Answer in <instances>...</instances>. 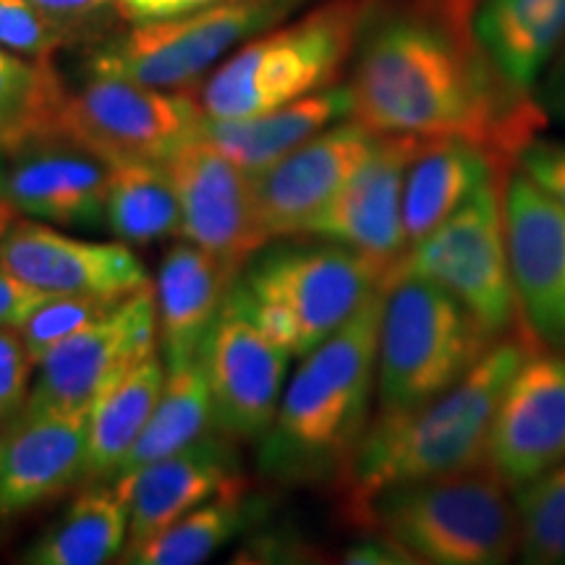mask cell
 Wrapping results in <instances>:
<instances>
[{
	"instance_id": "obj_20",
	"label": "cell",
	"mask_w": 565,
	"mask_h": 565,
	"mask_svg": "<svg viewBox=\"0 0 565 565\" xmlns=\"http://www.w3.org/2000/svg\"><path fill=\"white\" fill-rule=\"evenodd\" d=\"M233 440L207 433L200 440L160 458L134 475L118 477L116 484L129 503V547L152 540L181 515L194 511L231 487L244 484ZM124 550V553H126Z\"/></svg>"
},
{
	"instance_id": "obj_16",
	"label": "cell",
	"mask_w": 565,
	"mask_h": 565,
	"mask_svg": "<svg viewBox=\"0 0 565 565\" xmlns=\"http://www.w3.org/2000/svg\"><path fill=\"white\" fill-rule=\"evenodd\" d=\"M419 137L380 134L374 150L303 231L309 238L351 246L395 270L406 257L404 186Z\"/></svg>"
},
{
	"instance_id": "obj_42",
	"label": "cell",
	"mask_w": 565,
	"mask_h": 565,
	"mask_svg": "<svg viewBox=\"0 0 565 565\" xmlns=\"http://www.w3.org/2000/svg\"><path fill=\"white\" fill-rule=\"evenodd\" d=\"M0 437H3V435H0Z\"/></svg>"
},
{
	"instance_id": "obj_19",
	"label": "cell",
	"mask_w": 565,
	"mask_h": 565,
	"mask_svg": "<svg viewBox=\"0 0 565 565\" xmlns=\"http://www.w3.org/2000/svg\"><path fill=\"white\" fill-rule=\"evenodd\" d=\"M0 265L53 296L124 299L150 282L145 265L124 242H82L38 221H17L6 231Z\"/></svg>"
},
{
	"instance_id": "obj_4",
	"label": "cell",
	"mask_w": 565,
	"mask_h": 565,
	"mask_svg": "<svg viewBox=\"0 0 565 565\" xmlns=\"http://www.w3.org/2000/svg\"><path fill=\"white\" fill-rule=\"evenodd\" d=\"M391 267L328 242L263 246L233 282L259 330L291 356H307L385 286Z\"/></svg>"
},
{
	"instance_id": "obj_35",
	"label": "cell",
	"mask_w": 565,
	"mask_h": 565,
	"mask_svg": "<svg viewBox=\"0 0 565 565\" xmlns=\"http://www.w3.org/2000/svg\"><path fill=\"white\" fill-rule=\"evenodd\" d=\"M38 364L26 351L19 328H0V422H13L32 393Z\"/></svg>"
},
{
	"instance_id": "obj_18",
	"label": "cell",
	"mask_w": 565,
	"mask_h": 565,
	"mask_svg": "<svg viewBox=\"0 0 565 565\" xmlns=\"http://www.w3.org/2000/svg\"><path fill=\"white\" fill-rule=\"evenodd\" d=\"M89 412L24 406L0 437V519L53 503L84 482Z\"/></svg>"
},
{
	"instance_id": "obj_41",
	"label": "cell",
	"mask_w": 565,
	"mask_h": 565,
	"mask_svg": "<svg viewBox=\"0 0 565 565\" xmlns=\"http://www.w3.org/2000/svg\"><path fill=\"white\" fill-rule=\"evenodd\" d=\"M6 166H3V152H0V238L6 236V231L17 223L19 212L13 207V202L9 200V192H6Z\"/></svg>"
},
{
	"instance_id": "obj_3",
	"label": "cell",
	"mask_w": 565,
	"mask_h": 565,
	"mask_svg": "<svg viewBox=\"0 0 565 565\" xmlns=\"http://www.w3.org/2000/svg\"><path fill=\"white\" fill-rule=\"evenodd\" d=\"M385 286L333 335L309 351L294 372L282 391L278 416L259 440L257 463L263 477L294 484L343 471L370 424Z\"/></svg>"
},
{
	"instance_id": "obj_38",
	"label": "cell",
	"mask_w": 565,
	"mask_h": 565,
	"mask_svg": "<svg viewBox=\"0 0 565 565\" xmlns=\"http://www.w3.org/2000/svg\"><path fill=\"white\" fill-rule=\"evenodd\" d=\"M32 3L55 30L66 34L76 24L97 19L110 6H121V0H32Z\"/></svg>"
},
{
	"instance_id": "obj_7",
	"label": "cell",
	"mask_w": 565,
	"mask_h": 565,
	"mask_svg": "<svg viewBox=\"0 0 565 565\" xmlns=\"http://www.w3.org/2000/svg\"><path fill=\"white\" fill-rule=\"evenodd\" d=\"M356 24L351 3H333L246 42L200 89L204 116H259L330 87L349 58Z\"/></svg>"
},
{
	"instance_id": "obj_29",
	"label": "cell",
	"mask_w": 565,
	"mask_h": 565,
	"mask_svg": "<svg viewBox=\"0 0 565 565\" xmlns=\"http://www.w3.org/2000/svg\"><path fill=\"white\" fill-rule=\"evenodd\" d=\"M263 505L246 498V482L231 487L194 511L181 515L152 540L129 547L121 563L137 565H196L210 561L223 545L257 519Z\"/></svg>"
},
{
	"instance_id": "obj_23",
	"label": "cell",
	"mask_w": 565,
	"mask_h": 565,
	"mask_svg": "<svg viewBox=\"0 0 565 565\" xmlns=\"http://www.w3.org/2000/svg\"><path fill=\"white\" fill-rule=\"evenodd\" d=\"M345 116H353L349 84H330L312 95L249 118H202L196 137L228 154L246 173H259Z\"/></svg>"
},
{
	"instance_id": "obj_31",
	"label": "cell",
	"mask_w": 565,
	"mask_h": 565,
	"mask_svg": "<svg viewBox=\"0 0 565 565\" xmlns=\"http://www.w3.org/2000/svg\"><path fill=\"white\" fill-rule=\"evenodd\" d=\"M63 100L66 89L47 58L26 61L0 47V152L55 141Z\"/></svg>"
},
{
	"instance_id": "obj_34",
	"label": "cell",
	"mask_w": 565,
	"mask_h": 565,
	"mask_svg": "<svg viewBox=\"0 0 565 565\" xmlns=\"http://www.w3.org/2000/svg\"><path fill=\"white\" fill-rule=\"evenodd\" d=\"M61 38L32 0H0V47L24 58H47L61 45Z\"/></svg>"
},
{
	"instance_id": "obj_8",
	"label": "cell",
	"mask_w": 565,
	"mask_h": 565,
	"mask_svg": "<svg viewBox=\"0 0 565 565\" xmlns=\"http://www.w3.org/2000/svg\"><path fill=\"white\" fill-rule=\"evenodd\" d=\"M296 0H217L173 19L141 21L97 51L95 74L124 76L158 89H186L233 47L278 24Z\"/></svg>"
},
{
	"instance_id": "obj_10",
	"label": "cell",
	"mask_w": 565,
	"mask_h": 565,
	"mask_svg": "<svg viewBox=\"0 0 565 565\" xmlns=\"http://www.w3.org/2000/svg\"><path fill=\"white\" fill-rule=\"evenodd\" d=\"M393 273L419 275L443 286L477 317L492 338L515 320V288L508 259L503 200L494 175L443 225L406 252Z\"/></svg>"
},
{
	"instance_id": "obj_27",
	"label": "cell",
	"mask_w": 565,
	"mask_h": 565,
	"mask_svg": "<svg viewBox=\"0 0 565 565\" xmlns=\"http://www.w3.org/2000/svg\"><path fill=\"white\" fill-rule=\"evenodd\" d=\"M168 366L160 353L145 359L108 387L89 412L87 469L82 484L113 482L141 429L147 427L166 385Z\"/></svg>"
},
{
	"instance_id": "obj_32",
	"label": "cell",
	"mask_w": 565,
	"mask_h": 565,
	"mask_svg": "<svg viewBox=\"0 0 565 565\" xmlns=\"http://www.w3.org/2000/svg\"><path fill=\"white\" fill-rule=\"evenodd\" d=\"M519 550L526 563H565V461L515 490Z\"/></svg>"
},
{
	"instance_id": "obj_9",
	"label": "cell",
	"mask_w": 565,
	"mask_h": 565,
	"mask_svg": "<svg viewBox=\"0 0 565 565\" xmlns=\"http://www.w3.org/2000/svg\"><path fill=\"white\" fill-rule=\"evenodd\" d=\"M204 110L186 89H158L124 76L95 74L66 92L55 141L82 147L108 166L162 162L196 137Z\"/></svg>"
},
{
	"instance_id": "obj_26",
	"label": "cell",
	"mask_w": 565,
	"mask_h": 565,
	"mask_svg": "<svg viewBox=\"0 0 565 565\" xmlns=\"http://www.w3.org/2000/svg\"><path fill=\"white\" fill-rule=\"evenodd\" d=\"M129 545V503L116 482L87 484L21 561L34 565H105Z\"/></svg>"
},
{
	"instance_id": "obj_36",
	"label": "cell",
	"mask_w": 565,
	"mask_h": 565,
	"mask_svg": "<svg viewBox=\"0 0 565 565\" xmlns=\"http://www.w3.org/2000/svg\"><path fill=\"white\" fill-rule=\"evenodd\" d=\"M519 166L565 207V141L532 139L519 152Z\"/></svg>"
},
{
	"instance_id": "obj_37",
	"label": "cell",
	"mask_w": 565,
	"mask_h": 565,
	"mask_svg": "<svg viewBox=\"0 0 565 565\" xmlns=\"http://www.w3.org/2000/svg\"><path fill=\"white\" fill-rule=\"evenodd\" d=\"M53 294L26 286L0 265V328H21Z\"/></svg>"
},
{
	"instance_id": "obj_22",
	"label": "cell",
	"mask_w": 565,
	"mask_h": 565,
	"mask_svg": "<svg viewBox=\"0 0 565 565\" xmlns=\"http://www.w3.org/2000/svg\"><path fill=\"white\" fill-rule=\"evenodd\" d=\"M238 275L242 267L192 242H179L168 249L154 282L160 351L168 370L200 359Z\"/></svg>"
},
{
	"instance_id": "obj_11",
	"label": "cell",
	"mask_w": 565,
	"mask_h": 565,
	"mask_svg": "<svg viewBox=\"0 0 565 565\" xmlns=\"http://www.w3.org/2000/svg\"><path fill=\"white\" fill-rule=\"evenodd\" d=\"M154 353H160L158 299L147 282L42 356L24 406L92 412L108 387Z\"/></svg>"
},
{
	"instance_id": "obj_6",
	"label": "cell",
	"mask_w": 565,
	"mask_h": 565,
	"mask_svg": "<svg viewBox=\"0 0 565 565\" xmlns=\"http://www.w3.org/2000/svg\"><path fill=\"white\" fill-rule=\"evenodd\" d=\"M494 341L443 286L419 275L393 273L380 322V408L398 412L437 398L469 374Z\"/></svg>"
},
{
	"instance_id": "obj_17",
	"label": "cell",
	"mask_w": 565,
	"mask_h": 565,
	"mask_svg": "<svg viewBox=\"0 0 565 565\" xmlns=\"http://www.w3.org/2000/svg\"><path fill=\"white\" fill-rule=\"evenodd\" d=\"M380 134L362 121H338L265 171L252 173L259 223L270 242L303 236L312 217L338 194L374 150Z\"/></svg>"
},
{
	"instance_id": "obj_28",
	"label": "cell",
	"mask_w": 565,
	"mask_h": 565,
	"mask_svg": "<svg viewBox=\"0 0 565 565\" xmlns=\"http://www.w3.org/2000/svg\"><path fill=\"white\" fill-rule=\"evenodd\" d=\"M105 225L124 244L147 246L181 233V204L166 162L110 166Z\"/></svg>"
},
{
	"instance_id": "obj_5",
	"label": "cell",
	"mask_w": 565,
	"mask_h": 565,
	"mask_svg": "<svg viewBox=\"0 0 565 565\" xmlns=\"http://www.w3.org/2000/svg\"><path fill=\"white\" fill-rule=\"evenodd\" d=\"M416 563L500 565L519 547V515L490 466L387 487L351 515Z\"/></svg>"
},
{
	"instance_id": "obj_25",
	"label": "cell",
	"mask_w": 565,
	"mask_h": 565,
	"mask_svg": "<svg viewBox=\"0 0 565 565\" xmlns=\"http://www.w3.org/2000/svg\"><path fill=\"white\" fill-rule=\"evenodd\" d=\"M492 173L494 160L475 141L424 139L408 166L404 186L406 252L448 221Z\"/></svg>"
},
{
	"instance_id": "obj_21",
	"label": "cell",
	"mask_w": 565,
	"mask_h": 565,
	"mask_svg": "<svg viewBox=\"0 0 565 565\" xmlns=\"http://www.w3.org/2000/svg\"><path fill=\"white\" fill-rule=\"evenodd\" d=\"M11 158L6 192L19 215L63 228L105 225L108 162L68 141H42Z\"/></svg>"
},
{
	"instance_id": "obj_33",
	"label": "cell",
	"mask_w": 565,
	"mask_h": 565,
	"mask_svg": "<svg viewBox=\"0 0 565 565\" xmlns=\"http://www.w3.org/2000/svg\"><path fill=\"white\" fill-rule=\"evenodd\" d=\"M118 301L121 299H108V296H53L51 301L42 303L38 312L19 328L32 362L40 364L47 351L100 320Z\"/></svg>"
},
{
	"instance_id": "obj_2",
	"label": "cell",
	"mask_w": 565,
	"mask_h": 565,
	"mask_svg": "<svg viewBox=\"0 0 565 565\" xmlns=\"http://www.w3.org/2000/svg\"><path fill=\"white\" fill-rule=\"evenodd\" d=\"M529 351L526 338L503 335L437 398L398 412L380 408L338 475L349 519L387 487L484 466L494 412Z\"/></svg>"
},
{
	"instance_id": "obj_1",
	"label": "cell",
	"mask_w": 565,
	"mask_h": 565,
	"mask_svg": "<svg viewBox=\"0 0 565 565\" xmlns=\"http://www.w3.org/2000/svg\"><path fill=\"white\" fill-rule=\"evenodd\" d=\"M353 118L377 134L458 137L492 160L519 158L542 110L494 74L458 13H398L366 34L351 79Z\"/></svg>"
},
{
	"instance_id": "obj_39",
	"label": "cell",
	"mask_w": 565,
	"mask_h": 565,
	"mask_svg": "<svg viewBox=\"0 0 565 565\" xmlns=\"http://www.w3.org/2000/svg\"><path fill=\"white\" fill-rule=\"evenodd\" d=\"M217 3V0H121V13L126 19L137 21H158V19H173L181 13L204 9V6Z\"/></svg>"
},
{
	"instance_id": "obj_24",
	"label": "cell",
	"mask_w": 565,
	"mask_h": 565,
	"mask_svg": "<svg viewBox=\"0 0 565 565\" xmlns=\"http://www.w3.org/2000/svg\"><path fill=\"white\" fill-rule=\"evenodd\" d=\"M471 30L494 74L529 95L565 45V0H482Z\"/></svg>"
},
{
	"instance_id": "obj_13",
	"label": "cell",
	"mask_w": 565,
	"mask_h": 565,
	"mask_svg": "<svg viewBox=\"0 0 565 565\" xmlns=\"http://www.w3.org/2000/svg\"><path fill=\"white\" fill-rule=\"evenodd\" d=\"M503 221L526 330L565 356V207L521 171L505 183Z\"/></svg>"
},
{
	"instance_id": "obj_40",
	"label": "cell",
	"mask_w": 565,
	"mask_h": 565,
	"mask_svg": "<svg viewBox=\"0 0 565 565\" xmlns=\"http://www.w3.org/2000/svg\"><path fill=\"white\" fill-rule=\"evenodd\" d=\"M547 71H550L547 103L550 108H555L561 116H565V45Z\"/></svg>"
},
{
	"instance_id": "obj_12",
	"label": "cell",
	"mask_w": 565,
	"mask_h": 565,
	"mask_svg": "<svg viewBox=\"0 0 565 565\" xmlns=\"http://www.w3.org/2000/svg\"><path fill=\"white\" fill-rule=\"evenodd\" d=\"M200 356L212 395V429L233 443L263 440L278 416L291 353L259 330L233 288Z\"/></svg>"
},
{
	"instance_id": "obj_14",
	"label": "cell",
	"mask_w": 565,
	"mask_h": 565,
	"mask_svg": "<svg viewBox=\"0 0 565 565\" xmlns=\"http://www.w3.org/2000/svg\"><path fill=\"white\" fill-rule=\"evenodd\" d=\"M162 162L179 194L181 236L244 270L270 244L257 215L252 173L200 139Z\"/></svg>"
},
{
	"instance_id": "obj_30",
	"label": "cell",
	"mask_w": 565,
	"mask_h": 565,
	"mask_svg": "<svg viewBox=\"0 0 565 565\" xmlns=\"http://www.w3.org/2000/svg\"><path fill=\"white\" fill-rule=\"evenodd\" d=\"M207 433H212V395L200 356L192 364L168 370L150 422L141 429L139 440L134 443L116 479L179 454Z\"/></svg>"
},
{
	"instance_id": "obj_15",
	"label": "cell",
	"mask_w": 565,
	"mask_h": 565,
	"mask_svg": "<svg viewBox=\"0 0 565 565\" xmlns=\"http://www.w3.org/2000/svg\"><path fill=\"white\" fill-rule=\"evenodd\" d=\"M565 461V356L529 351L513 372L487 437V466L519 490Z\"/></svg>"
}]
</instances>
